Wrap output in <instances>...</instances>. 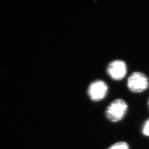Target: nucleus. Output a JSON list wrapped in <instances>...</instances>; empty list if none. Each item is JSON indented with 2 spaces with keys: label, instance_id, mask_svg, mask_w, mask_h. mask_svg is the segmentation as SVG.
<instances>
[{
  "label": "nucleus",
  "instance_id": "1",
  "mask_svg": "<svg viewBox=\"0 0 149 149\" xmlns=\"http://www.w3.org/2000/svg\"><path fill=\"white\" fill-rule=\"evenodd\" d=\"M128 105L122 99H116L107 108L106 116L111 122L117 123L122 120L128 112Z\"/></svg>",
  "mask_w": 149,
  "mask_h": 149
},
{
  "label": "nucleus",
  "instance_id": "2",
  "mask_svg": "<svg viewBox=\"0 0 149 149\" xmlns=\"http://www.w3.org/2000/svg\"><path fill=\"white\" fill-rule=\"evenodd\" d=\"M149 79L141 72H134L130 75L127 81L128 89L133 93H141L148 89Z\"/></svg>",
  "mask_w": 149,
  "mask_h": 149
},
{
  "label": "nucleus",
  "instance_id": "3",
  "mask_svg": "<svg viewBox=\"0 0 149 149\" xmlns=\"http://www.w3.org/2000/svg\"><path fill=\"white\" fill-rule=\"evenodd\" d=\"M108 91V86L104 81L97 80L93 81L89 85L87 93L92 101L98 102L106 97Z\"/></svg>",
  "mask_w": 149,
  "mask_h": 149
},
{
  "label": "nucleus",
  "instance_id": "4",
  "mask_svg": "<svg viewBox=\"0 0 149 149\" xmlns=\"http://www.w3.org/2000/svg\"><path fill=\"white\" fill-rule=\"evenodd\" d=\"M108 74L113 80L119 81L125 77L127 73L126 63L120 60H116L108 65L107 68Z\"/></svg>",
  "mask_w": 149,
  "mask_h": 149
},
{
  "label": "nucleus",
  "instance_id": "5",
  "mask_svg": "<svg viewBox=\"0 0 149 149\" xmlns=\"http://www.w3.org/2000/svg\"><path fill=\"white\" fill-rule=\"evenodd\" d=\"M107 149H129V145L125 141H119L113 144Z\"/></svg>",
  "mask_w": 149,
  "mask_h": 149
},
{
  "label": "nucleus",
  "instance_id": "6",
  "mask_svg": "<svg viewBox=\"0 0 149 149\" xmlns=\"http://www.w3.org/2000/svg\"><path fill=\"white\" fill-rule=\"evenodd\" d=\"M142 133L145 136L149 137V118L144 123L142 128Z\"/></svg>",
  "mask_w": 149,
  "mask_h": 149
},
{
  "label": "nucleus",
  "instance_id": "7",
  "mask_svg": "<svg viewBox=\"0 0 149 149\" xmlns=\"http://www.w3.org/2000/svg\"><path fill=\"white\" fill-rule=\"evenodd\" d=\"M148 104H149V102H148Z\"/></svg>",
  "mask_w": 149,
  "mask_h": 149
}]
</instances>
